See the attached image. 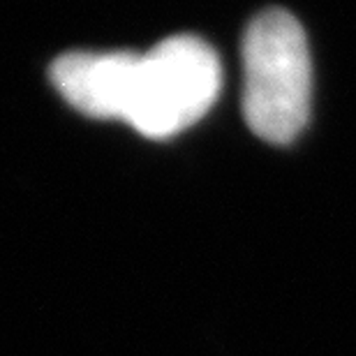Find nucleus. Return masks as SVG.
Masks as SVG:
<instances>
[{
	"label": "nucleus",
	"instance_id": "1",
	"mask_svg": "<svg viewBox=\"0 0 356 356\" xmlns=\"http://www.w3.org/2000/svg\"><path fill=\"white\" fill-rule=\"evenodd\" d=\"M312 67L301 24L284 10L252 19L243 38L245 123L268 144H289L310 116Z\"/></svg>",
	"mask_w": 356,
	"mask_h": 356
},
{
	"label": "nucleus",
	"instance_id": "2",
	"mask_svg": "<svg viewBox=\"0 0 356 356\" xmlns=\"http://www.w3.org/2000/svg\"><path fill=\"white\" fill-rule=\"evenodd\" d=\"M220 83V60L204 40L167 38L139 54L125 123L151 139L174 137L211 109Z\"/></svg>",
	"mask_w": 356,
	"mask_h": 356
},
{
	"label": "nucleus",
	"instance_id": "3",
	"mask_svg": "<svg viewBox=\"0 0 356 356\" xmlns=\"http://www.w3.org/2000/svg\"><path fill=\"white\" fill-rule=\"evenodd\" d=\"M134 51H72L51 65V81L76 111L92 118L125 120L130 106Z\"/></svg>",
	"mask_w": 356,
	"mask_h": 356
}]
</instances>
